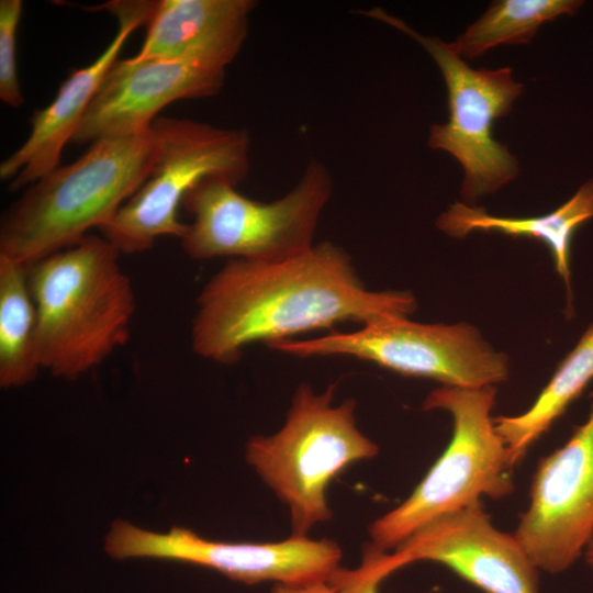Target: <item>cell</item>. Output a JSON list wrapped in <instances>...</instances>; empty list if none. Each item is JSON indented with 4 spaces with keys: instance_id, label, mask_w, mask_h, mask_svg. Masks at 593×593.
Here are the masks:
<instances>
[{
    "instance_id": "e0dca14e",
    "label": "cell",
    "mask_w": 593,
    "mask_h": 593,
    "mask_svg": "<svg viewBox=\"0 0 593 593\" xmlns=\"http://www.w3.org/2000/svg\"><path fill=\"white\" fill-rule=\"evenodd\" d=\"M593 380V323L557 367L532 406L515 416L493 418L513 468L528 448L566 412Z\"/></svg>"
},
{
    "instance_id": "8fae6325",
    "label": "cell",
    "mask_w": 593,
    "mask_h": 593,
    "mask_svg": "<svg viewBox=\"0 0 593 593\" xmlns=\"http://www.w3.org/2000/svg\"><path fill=\"white\" fill-rule=\"evenodd\" d=\"M514 535L548 573L567 570L584 552L593 535V392L586 421L539 461Z\"/></svg>"
},
{
    "instance_id": "ba28073f",
    "label": "cell",
    "mask_w": 593,
    "mask_h": 593,
    "mask_svg": "<svg viewBox=\"0 0 593 593\" xmlns=\"http://www.w3.org/2000/svg\"><path fill=\"white\" fill-rule=\"evenodd\" d=\"M363 15L384 22L419 43L437 64L444 77L449 118L429 128L428 146L451 154L462 166L463 203L492 193L518 175V161L506 145L493 136L494 122L506 115L522 94L523 85L512 69L471 68L451 47L436 36H425L403 20L374 7Z\"/></svg>"
},
{
    "instance_id": "4fadbf2b",
    "label": "cell",
    "mask_w": 593,
    "mask_h": 593,
    "mask_svg": "<svg viewBox=\"0 0 593 593\" xmlns=\"http://www.w3.org/2000/svg\"><path fill=\"white\" fill-rule=\"evenodd\" d=\"M391 558L398 570L416 561L444 564L485 593H539V570L515 535L492 524L481 500L428 522Z\"/></svg>"
},
{
    "instance_id": "5bb4252c",
    "label": "cell",
    "mask_w": 593,
    "mask_h": 593,
    "mask_svg": "<svg viewBox=\"0 0 593 593\" xmlns=\"http://www.w3.org/2000/svg\"><path fill=\"white\" fill-rule=\"evenodd\" d=\"M153 7L154 1L115 0L89 8L114 15L116 33L92 63L68 76L47 107L34 111L26 139L0 164V179L10 190L29 187L59 166L63 149L71 142L102 79L131 34L146 25Z\"/></svg>"
},
{
    "instance_id": "3957f363",
    "label": "cell",
    "mask_w": 593,
    "mask_h": 593,
    "mask_svg": "<svg viewBox=\"0 0 593 593\" xmlns=\"http://www.w3.org/2000/svg\"><path fill=\"white\" fill-rule=\"evenodd\" d=\"M155 156L152 126L93 142L78 159L26 187L4 211L0 256L29 267L100 230L145 182Z\"/></svg>"
},
{
    "instance_id": "52a82bcc",
    "label": "cell",
    "mask_w": 593,
    "mask_h": 593,
    "mask_svg": "<svg viewBox=\"0 0 593 593\" xmlns=\"http://www.w3.org/2000/svg\"><path fill=\"white\" fill-rule=\"evenodd\" d=\"M156 156L142 187L99 232L121 254H138L164 236L179 239L186 223L179 208L186 194L208 178L235 186L250 168V137L244 128H226L191 119L156 118Z\"/></svg>"
},
{
    "instance_id": "ac0fdd59",
    "label": "cell",
    "mask_w": 593,
    "mask_h": 593,
    "mask_svg": "<svg viewBox=\"0 0 593 593\" xmlns=\"http://www.w3.org/2000/svg\"><path fill=\"white\" fill-rule=\"evenodd\" d=\"M41 369L38 321L27 267L0 256V385H26Z\"/></svg>"
},
{
    "instance_id": "9a60e30c",
    "label": "cell",
    "mask_w": 593,
    "mask_h": 593,
    "mask_svg": "<svg viewBox=\"0 0 593 593\" xmlns=\"http://www.w3.org/2000/svg\"><path fill=\"white\" fill-rule=\"evenodd\" d=\"M254 0H157L131 58L215 56L232 63L247 37Z\"/></svg>"
},
{
    "instance_id": "6da1fadb",
    "label": "cell",
    "mask_w": 593,
    "mask_h": 593,
    "mask_svg": "<svg viewBox=\"0 0 593 593\" xmlns=\"http://www.w3.org/2000/svg\"><path fill=\"white\" fill-rule=\"evenodd\" d=\"M416 304L409 291L368 290L348 253L324 242L276 261L230 259L197 298L191 346L204 359L231 365L254 343L409 317Z\"/></svg>"
},
{
    "instance_id": "7c38bea8",
    "label": "cell",
    "mask_w": 593,
    "mask_h": 593,
    "mask_svg": "<svg viewBox=\"0 0 593 593\" xmlns=\"http://www.w3.org/2000/svg\"><path fill=\"white\" fill-rule=\"evenodd\" d=\"M230 61L215 56L177 59H118L105 74L70 144L152 126L168 104L215 96Z\"/></svg>"
},
{
    "instance_id": "44dd1931",
    "label": "cell",
    "mask_w": 593,
    "mask_h": 593,
    "mask_svg": "<svg viewBox=\"0 0 593 593\" xmlns=\"http://www.w3.org/2000/svg\"><path fill=\"white\" fill-rule=\"evenodd\" d=\"M390 558L388 551L367 545L360 566L355 569L339 567L328 583L337 593H378L380 582L396 571Z\"/></svg>"
},
{
    "instance_id": "30bf717a",
    "label": "cell",
    "mask_w": 593,
    "mask_h": 593,
    "mask_svg": "<svg viewBox=\"0 0 593 593\" xmlns=\"http://www.w3.org/2000/svg\"><path fill=\"white\" fill-rule=\"evenodd\" d=\"M104 549L121 560L146 557L199 564L245 584L328 581L342 559L339 546L329 539L291 535L275 542H226L205 539L182 527L154 533L123 519L111 525Z\"/></svg>"
},
{
    "instance_id": "603a6c76",
    "label": "cell",
    "mask_w": 593,
    "mask_h": 593,
    "mask_svg": "<svg viewBox=\"0 0 593 593\" xmlns=\"http://www.w3.org/2000/svg\"><path fill=\"white\" fill-rule=\"evenodd\" d=\"M584 556H585L586 563L593 570V535L591 536L590 540L588 541L585 546Z\"/></svg>"
},
{
    "instance_id": "8992f818",
    "label": "cell",
    "mask_w": 593,
    "mask_h": 593,
    "mask_svg": "<svg viewBox=\"0 0 593 593\" xmlns=\"http://www.w3.org/2000/svg\"><path fill=\"white\" fill-rule=\"evenodd\" d=\"M235 187L208 178L186 194L182 208L191 221L178 240L188 257L276 261L315 245L318 221L333 193L331 171L322 163L311 160L299 182L271 202L250 199Z\"/></svg>"
},
{
    "instance_id": "ffe728a7",
    "label": "cell",
    "mask_w": 593,
    "mask_h": 593,
    "mask_svg": "<svg viewBox=\"0 0 593 593\" xmlns=\"http://www.w3.org/2000/svg\"><path fill=\"white\" fill-rule=\"evenodd\" d=\"M22 8L21 0L0 1V99L14 109L24 103L16 69V33Z\"/></svg>"
},
{
    "instance_id": "7402d4cb",
    "label": "cell",
    "mask_w": 593,
    "mask_h": 593,
    "mask_svg": "<svg viewBox=\"0 0 593 593\" xmlns=\"http://www.w3.org/2000/svg\"><path fill=\"white\" fill-rule=\"evenodd\" d=\"M270 593H337L328 581L304 584L276 583Z\"/></svg>"
},
{
    "instance_id": "9c48e42d",
    "label": "cell",
    "mask_w": 593,
    "mask_h": 593,
    "mask_svg": "<svg viewBox=\"0 0 593 593\" xmlns=\"http://www.w3.org/2000/svg\"><path fill=\"white\" fill-rule=\"evenodd\" d=\"M268 347L300 358L354 357L449 387L494 385L510 373L507 356L495 350L474 326L423 324L407 316H390L354 332L333 331L313 339H286Z\"/></svg>"
},
{
    "instance_id": "d6986e66",
    "label": "cell",
    "mask_w": 593,
    "mask_h": 593,
    "mask_svg": "<svg viewBox=\"0 0 593 593\" xmlns=\"http://www.w3.org/2000/svg\"><path fill=\"white\" fill-rule=\"evenodd\" d=\"M582 3L579 0L494 1L450 45L461 58L473 59L501 44H526L540 25L562 14H573Z\"/></svg>"
},
{
    "instance_id": "277c9868",
    "label": "cell",
    "mask_w": 593,
    "mask_h": 593,
    "mask_svg": "<svg viewBox=\"0 0 593 593\" xmlns=\"http://www.w3.org/2000/svg\"><path fill=\"white\" fill-rule=\"evenodd\" d=\"M335 389L332 383L318 393L300 384L281 428L246 444L247 462L288 506L293 536H306L332 518L326 496L331 481L349 465L379 452L357 426L356 401L335 405Z\"/></svg>"
},
{
    "instance_id": "2e32d148",
    "label": "cell",
    "mask_w": 593,
    "mask_h": 593,
    "mask_svg": "<svg viewBox=\"0 0 593 593\" xmlns=\"http://www.w3.org/2000/svg\"><path fill=\"white\" fill-rule=\"evenodd\" d=\"M593 217V179L584 182L566 203L555 211L532 217H502L483 208L455 202L441 213L436 226L445 234L462 238L473 231L494 232L513 237H530L550 250L555 268L562 278L572 314L570 251L572 237L583 223Z\"/></svg>"
},
{
    "instance_id": "7a4b0ae2",
    "label": "cell",
    "mask_w": 593,
    "mask_h": 593,
    "mask_svg": "<svg viewBox=\"0 0 593 593\" xmlns=\"http://www.w3.org/2000/svg\"><path fill=\"white\" fill-rule=\"evenodd\" d=\"M120 256L88 234L27 267L42 369L54 377L75 380L127 343L136 299Z\"/></svg>"
},
{
    "instance_id": "5b68a950",
    "label": "cell",
    "mask_w": 593,
    "mask_h": 593,
    "mask_svg": "<svg viewBox=\"0 0 593 593\" xmlns=\"http://www.w3.org/2000/svg\"><path fill=\"white\" fill-rule=\"evenodd\" d=\"M495 394L494 385H441L426 396L423 410H444L451 415V439L412 494L369 526V546L395 549L446 513L482 496L497 500L513 491L507 450L491 417Z\"/></svg>"
}]
</instances>
